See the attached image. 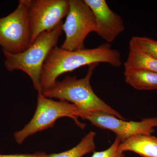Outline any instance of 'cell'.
<instances>
[{
	"label": "cell",
	"mask_w": 157,
	"mask_h": 157,
	"mask_svg": "<svg viewBox=\"0 0 157 157\" xmlns=\"http://www.w3.org/2000/svg\"><path fill=\"white\" fill-rule=\"evenodd\" d=\"M104 63L118 67L122 64L120 52L104 43L91 49L70 51L57 46L52 48L45 59L40 76L42 92L52 87L62 74L82 67Z\"/></svg>",
	"instance_id": "cell-1"
},
{
	"label": "cell",
	"mask_w": 157,
	"mask_h": 157,
	"mask_svg": "<svg viewBox=\"0 0 157 157\" xmlns=\"http://www.w3.org/2000/svg\"><path fill=\"white\" fill-rule=\"evenodd\" d=\"M98 64L89 66L84 78L67 76L62 81L56 80L52 87L42 92L47 98H56L75 104L78 107L82 117L90 113L102 112L125 120L119 113L106 104L96 95L90 84L93 71Z\"/></svg>",
	"instance_id": "cell-2"
},
{
	"label": "cell",
	"mask_w": 157,
	"mask_h": 157,
	"mask_svg": "<svg viewBox=\"0 0 157 157\" xmlns=\"http://www.w3.org/2000/svg\"><path fill=\"white\" fill-rule=\"evenodd\" d=\"M62 21L51 30L42 33L27 49L20 53L12 54L3 52L4 65L10 72L21 70L27 74L33 82L34 89L42 91L40 76L47 56L55 46L62 35Z\"/></svg>",
	"instance_id": "cell-3"
},
{
	"label": "cell",
	"mask_w": 157,
	"mask_h": 157,
	"mask_svg": "<svg viewBox=\"0 0 157 157\" xmlns=\"http://www.w3.org/2000/svg\"><path fill=\"white\" fill-rule=\"evenodd\" d=\"M36 112L30 121L21 131L14 133L15 141L21 144L26 138L38 132L53 128L59 118L68 117L73 119L80 128L84 129L86 124L80 122L78 118L80 112L75 104L65 101H55L47 98L38 91Z\"/></svg>",
	"instance_id": "cell-4"
},
{
	"label": "cell",
	"mask_w": 157,
	"mask_h": 157,
	"mask_svg": "<svg viewBox=\"0 0 157 157\" xmlns=\"http://www.w3.org/2000/svg\"><path fill=\"white\" fill-rule=\"evenodd\" d=\"M29 2L19 0L15 10L0 17V46L3 52L19 53L30 45Z\"/></svg>",
	"instance_id": "cell-5"
},
{
	"label": "cell",
	"mask_w": 157,
	"mask_h": 157,
	"mask_svg": "<svg viewBox=\"0 0 157 157\" xmlns=\"http://www.w3.org/2000/svg\"><path fill=\"white\" fill-rule=\"evenodd\" d=\"M69 5L67 18L62 25L66 37L60 48L70 51L85 49L86 38L96 30L94 16L83 0H69Z\"/></svg>",
	"instance_id": "cell-6"
},
{
	"label": "cell",
	"mask_w": 157,
	"mask_h": 157,
	"mask_svg": "<svg viewBox=\"0 0 157 157\" xmlns=\"http://www.w3.org/2000/svg\"><path fill=\"white\" fill-rule=\"evenodd\" d=\"M69 7V0H29L31 45L40 34L51 30L62 22L67 15Z\"/></svg>",
	"instance_id": "cell-7"
},
{
	"label": "cell",
	"mask_w": 157,
	"mask_h": 157,
	"mask_svg": "<svg viewBox=\"0 0 157 157\" xmlns=\"http://www.w3.org/2000/svg\"><path fill=\"white\" fill-rule=\"evenodd\" d=\"M81 118L89 121L97 128L114 132L121 142L137 135H151L157 127V117L128 121L108 113L93 112L85 114Z\"/></svg>",
	"instance_id": "cell-8"
},
{
	"label": "cell",
	"mask_w": 157,
	"mask_h": 157,
	"mask_svg": "<svg viewBox=\"0 0 157 157\" xmlns=\"http://www.w3.org/2000/svg\"><path fill=\"white\" fill-rule=\"evenodd\" d=\"M94 16L96 24L95 33L107 43L113 42L125 29L120 15L109 8L105 0H83Z\"/></svg>",
	"instance_id": "cell-9"
},
{
	"label": "cell",
	"mask_w": 157,
	"mask_h": 157,
	"mask_svg": "<svg viewBox=\"0 0 157 157\" xmlns=\"http://www.w3.org/2000/svg\"><path fill=\"white\" fill-rule=\"evenodd\" d=\"M118 149L121 152H134L142 157H157V137L151 135L134 136L121 142Z\"/></svg>",
	"instance_id": "cell-10"
},
{
	"label": "cell",
	"mask_w": 157,
	"mask_h": 157,
	"mask_svg": "<svg viewBox=\"0 0 157 157\" xmlns=\"http://www.w3.org/2000/svg\"><path fill=\"white\" fill-rule=\"evenodd\" d=\"M126 82L139 90L157 89V73L142 70H126L124 72Z\"/></svg>",
	"instance_id": "cell-11"
},
{
	"label": "cell",
	"mask_w": 157,
	"mask_h": 157,
	"mask_svg": "<svg viewBox=\"0 0 157 157\" xmlns=\"http://www.w3.org/2000/svg\"><path fill=\"white\" fill-rule=\"evenodd\" d=\"M124 65L125 70H142L157 73V59L131 47Z\"/></svg>",
	"instance_id": "cell-12"
},
{
	"label": "cell",
	"mask_w": 157,
	"mask_h": 157,
	"mask_svg": "<svg viewBox=\"0 0 157 157\" xmlns=\"http://www.w3.org/2000/svg\"><path fill=\"white\" fill-rule=\"evenodd\" d=\"M96 132L90 131L74 147L59 153L47 155L45 157H82L94 151L96 148L94 139Z\"/></svg>",
	"instance_id": "cell-13"
},
{
	"label": "cell",
	"mask_w": 157,
	"mask_h": 157,
	"mask_svg": "<svg viewBox=\"0 0 157 157\" xmlns=\"http://www.w3.org/2000/svg\"><path fill=\"white\" fill-rule=\"evenodd\" d=\"M129 47L157 59V40L147 37H133L129 42Z\"/></svg>",
	"instance_id": "cell-14"
},
{
	"label": "cell",
	"mask_w": 157,
	"mask_h": 157,
	"mask_svg": "<svg viewBox=\"0 0 157 157\" xmlns=\"http://www.w3.org/2000/svg\"><path fill=\"white\" fill-rule=\"evenodd\" d=\"M121 142L120 139L116 137L109 148L103 151L94 152L91 157H125L124 153L119 150V145Z\"/></svg>",
	"instance_id": "cell-15"
},
{
	"label": "cell",
	"mask_w": 157,
	"mask_h": 157,
	"mask_svg": "<svg viewBox=\"0 0 157 157\" xmlns=\"http://www.w3.org/2000/svg\"><path fill=\"white\" fill-rule=\"evenodd\" d=\"M47 155L45 152H37L33 154H14L9 155H1L0 157H45Z\"/></svg>",
	"instance_id": "cell-16"
}]
</instances>
